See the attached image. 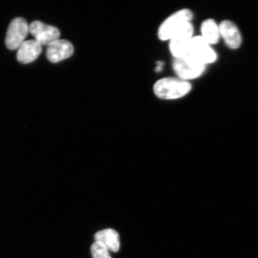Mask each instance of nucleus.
Wrapping results in <instances>:
<instances>
[{"label":"nucleus","mask_w":258,"mask_h":258,"mask_svg":"<svg viewBox=\"0 0 258 258\" xmlns=\"http://www.w3.org/2000/svg\"><path fill=\"white\" fill-rule=\"evenodd\" d=\"M186 54L206 64L215 62L217 54L210 45L201 36L192 38Z\"/></svg>","instance_id":"0eeeda50"},{"label":"nucleus","mask_w":258,"mask_h":258,"mask_svg":"<svg viewBox=\"0 0 258 258\" xmlns=\"http://www.w3.org/2000/svg\"><path fill=\"white\" fill-rule=\"evenodd\" d=\"M173 69L180 79L187 81L201 76L204 73L205 64L195 58L186 55L174 58Z\"/></svg>","instance_id":"7ed1b4c3"},{"label":"nucleus","mask_w":258,"mask_h":258,"mask_svg":"<svg viewBox=\"0 0 258 258\" xmlns=\"http://www.w3.org/2000/svg\"><path fill=\"white\" fill-rule=\"evenodd\" d=\"M193 32L192 25L190 22L183 26L170 38L169 50L174 58L185 56L188 53Z\"/></svg>","instance_id":"20e7f679"},{"label":"nucleus","mask_w":258,"mask_h":258,"mask_svg":"<svg viewBox=\"0 0 258 258\" xmlns=\"http://www.w3.org/2000/svg\"><path fill=\"white\" fill-rule=\"evenodd\" d=\"M154 92L158 98L173 100L188 94L191 89V84L182 79L167 77L158 80L154 85Z\"/></svg>","instance_id":"f257e3e1"},{"label":"nucleus","mask_w":258,"mask_h":258,"mask_svg":"<svg viewBox=\"0 0 258 258\" xmlns=\"http://www.w3.org/2000/svg\"><path fill=\"white\" fill-rule=\"evenodd\" d=\"M30 32L42 46H48L59 39L60 35L57 28L38 21L32 22L30 25Z\"/></svg>","instance_id":"423d86ee"},{"label":"nucleus","mask_w":258,"mask_h":258,"mask_svg":"<svg viewBox=\"0 0 258 258\" xmlns=\"http://www.w3.org/2000/svg\"><path fill=\"white\" fill-rule=\"evenodd\" d=\"M95 241L101 243L109 251L117 252L120 249V239L117 231L108 228L100 231L95 235Z\"/></svg>","instance_id":"9b49d317"},{"label":"nucleus","mask_w":258,"mask_h":258,"mask_svg":"<svg viewBox=\"0 0 258 258\" xmlns=\"http://www.w3.org/2000/svg\"><path fill=\"white\" fill-rule=\"evenodd\" d=\"M30 32V25L25 19L17 18L14 19L9 25L6 37V46L9 49H18L24 43Z\"/></svg>","instance_id":"39448f33"},{"label":"nucleus","mask_w":258,"mask_h":258,"mask_svg":"<svg viewBox=\"0 0 258 258\" xmlns=\"http://www.w3.org/2000/svg\"><path fill=\"white\" fill-rule=\"evenodd\" d=\"M202 37L209 45L218 43L220 37V32L217 24L212 19H208L203 22L201 28Z\"/></svg>","instance_id":"f8f14e48"},{"label":"nucleus","mask_w":258,"mask_h":258,"mask_svg":"<svg viewBox=\"0 0 258 258\" xmlns=\"http://www.w3.org/2000/svg\"><path fill=\"white\" fill-rule=\"evenodd\" d=\"M158 64H158V66L157 67L156 71H157V72H160V71L161 70H162L163 63L159 62V63H158Z\"/></svg>","instance_id":"4468645a"},{"label":"nucleus","mask_w":258,"mask_h":258,"mask_svg":"<svg viewBox=\"0 0 258 258\" xmlns=\"http://www.w3.org/2000/svg\"><path fill=\"white\" fill-rule=\"evenodd\" d=\"M219 28L220 36L229 47L235 49L240 47L241 37L236 25L230 21H225L219 26Z\"/></svg>","instance_id":"9d476101"},{"label":"nucleus","mask_w":258,"mask_h":258,"mask_svg":"<svg viewBox=\"0 0 258 258\" xmlns=\"http://www.w3.org/2000/svg\"><path fill=\"white\" fill-rule=\"evenodd\" d=\"M91 252L93 258H112L109 251L98 242L95 241L92 245Z\"/></svg>","instance_id":"ddd939ff"},{"label":"nucleus","mask_w":258,"mask_h":258,"mask_svg":"<svg viewBox=\"0 0 258 258\" xmlns=\"http://www.w3.org/2000/svg\"><path fill=\"white\" fill-rule=\"evenodd\" d=\"M192 14L188 9L177 11L167 18L160 26L158 36L162 41L170 40L183 26L190 23Z\"/></svg>","instance_id":"f03ea898"},{"label":"nucleus","mask_w":258,"mask_h":258,"mask_svg":"<svg viewBox=\"0 0 258 258\" xmlns=\"http://www.w3.org/2000/svg\"><path fill=\"white\" fill-rule=\"evenodd\" d=\"M42 51V46L35 40L25 41L18 48L17 59L24 64L36 60Z\"/></svg>","instance_id":"1a4fd4ad"},{"label":"nucleus","mask_w":258,"mask_h":258,"mask_svg":"<svg viewBox=\"0 0 258 258\" xmlns=\"http://www.w3.org/2000/svg\"><path fill=\"white\" fill-rule=\"evenodd\" d=\"M74 51L73 44L69 41L58 39L48 45L46 55L50 62L57 63L72 56Z\"/></svg>","instance_id":"6e6552de"}]
</instances>
